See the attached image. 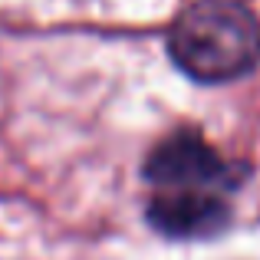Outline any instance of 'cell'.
Returning a JSON list of instances; mask_svg holds the SVG:
<instances>
[{
  "label": "cell",
  "mask_w": 260,
  "mask_h": 260,
  "mask_svg": "<svg viewBox=\"0 0 260 260\" xmlns=\"http://www.w3.org/2000/svg\"><path fill=\"white\" fill-rule=\"evenodd\" d=\"M175 66L198 83H231L260 59V23L237 0H198L168 30Z\"/></svg>",
  "instance_id": "obj_1"
},
{
  "label": "cell",
  "mask_w": 260,
  "mask_h": 260,
  "mask_svg": "<svg viewBox=\"0 0 260 260\" xmlns=\"http://www.w3.org/2000/svg\"><path fill=\"white\" fill-rule=\"evenodd\" d=\"M145 181L158 191H234L244 184L247 168L224 161L214 145H208L194 128H175L145 158Z\"/></svg>",
  "instance_id": "obj_2"
},
{
  "label": "cell",
  "mask_w": 260,
  "mask_h": 260,
  "mask_svg": "<svg viewBox=\"0 0 260 260\" xmlns=\"http://www.w3.org/2000/svg\"><path fill=\"white\" fill-rule=\"evenodd\" d=\"M148 224L165 237H214L231 224V204L221 191H155Z\"/></svg>",
  "instance_id": "obj_3"
}]
</instances>
